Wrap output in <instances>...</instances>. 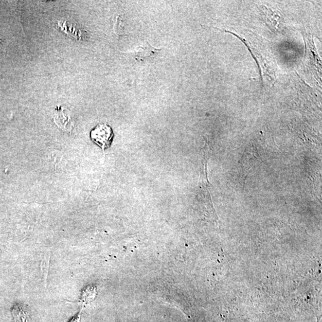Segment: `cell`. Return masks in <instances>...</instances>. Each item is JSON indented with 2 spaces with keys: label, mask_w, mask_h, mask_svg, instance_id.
Here are the masks:
<instances>
[{
  "label": "cell",
  "mask_w": 322,
  "mask_h": 322,
  "mask_svg": "<svg viewBox=\"0 0 322 322\" xmlns=\"http://www.w3.org/2000/svg\"><path fill=\"white\" fill-rule=\"evenodd\" d=\"M161 49H156L152 47L148 42L137 46L133 53L137 60H143L159 52Z\"/></svg>",
  "instance_id": "cell-3"
},
{
  "label": "cell",
  "mask_w": 322,
  "mask_h": 322,
  "mask_svg": "<svg viewBox=\"0 0 322 322\" xmlns=\"http://www.w3.org/2000/svg\"><path fill=\"white\" fill-rule=\"evenodd\" d=\"M96 295V290L94 287L88 286L82 292L80 301L84 304L89 303L94 300Z\"/></svg>",
  "instance_id": "cell-5"
},
{
  "label": "cell",
  "mask_w": 322,
  "mask_h": 322,
  "mask_svg": "<svg viewBox=\"0 0 322 322\" xmlns=\"http://www.w3.org/2000/svg\"><path fill=\"white\" fill-rule=\"evenodd\" d=\"M12 313L15 322H29L30 321V316H29L27 310H25L19 304H17L13 306Z\"/></svg>",
  "instance_id": "cell-4"
},
{
  "label": "cell",
  "mask_w": 322,
  "mask_h": 322,
  "mask_svg": "<svg viewBox=\"0 0 322 322\" xmlns=\"http://www.w3.org/2000/svg\"><path fill=\"white\" fill-rule=\"evenodd\" d=\"M81 311L80 313L78 314L77 315L73 317L72 319H71L70 322H81Z\"/></svg>",
  "instance_id": "cell-6"
},
{
  "label": "cell",
  "mask_w": 322,
  "mask_h": 322,
  "mask_svg": "<svg viewBox=\"0 0 322 322\" xmlns=\"http://www.w3.org/2000/svg\"><path fill=\"white\" fill-rule=\"evenodd\" d=\"M113 136L114 134L112 128L107 124H99L90 133L92 141L104 150L111 145Z\"/></svg>",
  "instance_id": "cell-1"
},
{
  "label": "cell",
  "mask_w": 322,
  "mask_h": 322,
  "mask_svg": "<svg viewBox=\"0 0 322 322\" xmlns=\"http://www.w3.org/2000/svg\"><path fill=\"white\" fill-rule=\"evenodd\" d=\"M261 17L263 20L271 30L282 32L283 30L284 20L281 13L265 6L260 8Z\"/></svg>",
  "instance_id": "cell-2"
}]
</instances>
